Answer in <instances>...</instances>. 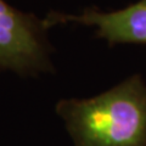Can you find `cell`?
<instances>
[{
    "mask_svg": "<svg viewBox=\"0 0 146 146\" xmlns=\"http://www.w3.org/2000/svg\"><path fill=\"white\" fill-rule=\"evenodd\" d=\"M44 18L0 0V73L18 76L54 73V48Z\"/></svg>",
    "mask_w": 146,
    "mask_h": 146,
    "instance_id": "obj_2",
    "label": "cell"
},
{
    "mask_svg": "<svg viewBox=\"0 0 146 146\" xmlns=\"http://www.w3.org/2000/svg\"><path fill=\"white\" fill-rule=\"evenodd\" d=\"M43 18L48 29L68 23L95 27L96 38L104 39L110 46L146 45V0H139L124 9L110 12L100 11L96 7H85L76 15L51 10Z\"/></svg>",
    "mask_w": 146,
    "mask_h": 146,
    "instance_id": "obj_3",
    "label": "cell"
},
{
    "mask_svg": "<svg viewBox=\"0 0 146 146\" xmlns=\"http://www.w3.org/2000/svg\"><path fill=\"white\" fill-rule=\"evenodd\" d=\"M73 146H146V84L133 74L96 96L55 106Z\"/></svg>",
    "mask_w": 146,
    "mask_h": 146,
    "instance_id": "obj_1",
    "label": "cell"
}]
</instances>
